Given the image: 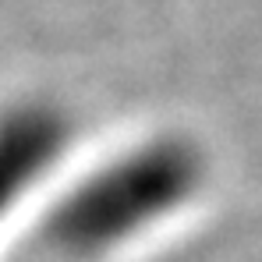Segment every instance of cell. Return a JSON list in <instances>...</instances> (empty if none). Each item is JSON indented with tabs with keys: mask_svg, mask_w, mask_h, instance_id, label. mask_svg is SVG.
Returning <instances> with one entry per match:
<instances>
[{
	"mask_svg": "<svg viewBox=\"0 0 262 262\" xmlns=\"http://www.w3.org/2000/svg\"><path fill=\"white\" fill-rule=\"evenodd\" d=\"M206 156L184 135H149L75 177L43 220L46 248L64 262H99L131 248L206 184Z\"/></svg>",
	"mask_w": 262,
	"mask_h": 262,
	"instance_id": "1",
	"label": "cell"
},
{
	"mask_svg": "<svg viewBox=\"0 0 262 262\" xmlns=\"http://www.w3.org/2000/svg\"><path fill=\"white\" fill-rule=\"evenodd\" d=\"M75 142V121L46 99L0 106V220L21 209L60 170Z\"/></svg>",
	"mask_w": 262,
	"mask_h": 262,
	"instance_id": "2",
	"label": "cell"
}]
</instances>
